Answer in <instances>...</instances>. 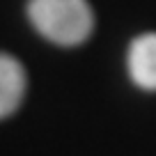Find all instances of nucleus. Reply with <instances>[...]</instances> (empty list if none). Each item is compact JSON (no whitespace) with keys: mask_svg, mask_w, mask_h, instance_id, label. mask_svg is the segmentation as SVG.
<instances>
[{"mask_svg":"<svg viewBox=\"0 0 156 156\" xmlns=\"http://www.w3.org/2000/svg\"><path fill=\"white\" fill-rule=\"evenodd\" d=\"M126 67L138 87L156 92V32H145L131 41Z\"/></svg>","mask_w":156,"mask_h":156,"instance_id":"f03ea898","label":"nucleus"},{"mask_svg":"<svg viewBox=\"0 0 156 156\" xmlns=\"http://www.w3.org/2000/svg\"><path fill=\"white\" fill-rule=\"evenodd\" d=\"M28 90L23 64L7 53H0V119L9 117L21 106Z\"/></svg>","mask_w":156,"mask_h":156,"instance_id":"7ed1b4c3","label":"nucleus"},{"mask_svg":"<svg viewBox=\"0 0 156 156\" xmlns=\"http://www.w3.org/2000/svg\"><path fill=\"white\" fill-rule=\"evenodd\" d=\"M28 19L41 37L58 46H80L94 30L87 0H30Z\"/></svg>","mask_w":156,"mask_h":156,"instance_id":"f257e3e1","label":"nucleus"}]
</instances>
